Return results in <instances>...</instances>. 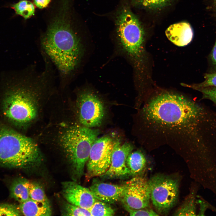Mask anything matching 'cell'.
I'll use <instances>...</instances> for the list:
<instances>
[{"instance_id": "1", "label": "cell", "mask_w": 216, "mask_h": 216, "mask_svg": "<svg viewBox=\"0 0 216 216\" xmlns=\"http://www.w3.org/2000/svg\"><path fill=\"white\" fill-rule=\"evenodd\" d=\"M142 105V142L146 146L167 144L204 154L216 150V111L168 92L147 97Z\"/></svg>"}, {"instance_id": "2", "label": "cell", "mask_w": 216, "mask_h": 216, "mask_svg": "<svg viewBox=\"0 0 216 216\" xmlns=\"http://www.w3.org/2000/svg\"><path fill=\"white\" fill-rule=\"evenodd\" d=\"M70 7L68 3L60 4L40 38L41 52L57 70L62 87L72 82L84 52L81 38L73 26Z\"/></svg>"}, {"instance_id": "3", "label": "cell", "mask_w": 216, "mask_h": 216, "mask_svg": "<svg viewBox=\"0 0 216 216\" xmlns=\"http://www.w3.org/2000/svg\"><path fill=\"white\" fill-rule=\"evenodd\" d=\"M42 157L38 146L31 139L0 122V165L26 168L38 165Z\"/></svg>"}, {"instance_id": "4", "label": "cell", "mask_w": 216, "mask_h": 216, "mask_svg": "<svg viewBox=\"0 0 216 216\" xmlns=\"http://www.w3.org/2000/svg\"><path fill=\"white\" fill-rule=\"evenodd\" d=\"M99 134L98 130L76 125L70 127L61 135L60 144L74 178L80 179L84 175L91 147Z\"/></svg>"}, {"instance_id": "5", "label": "cell", "mask_w": 216, "mask_h": 216, "mask_svg": "<svg viewBox=\"0 0 216 216\" xmlns=\"http://www.w3.org/2000/svg\"><path fill=\"white\" fill-rule=\"evenodd\" d=\"M116 21L120 50L135 67H141L145 56L144 32L139 21L130 10L124 8L118 14Z\"/></svg>"}, {"instance_id": "6", "label": "cell", "mask_w": 216, "mask_h": 216, "mask_svg": "<svg viewBox=\"0 0 216 216\" xmlns=\"http://www.w3.org/2000/svg\"><path fill=\"white\" fill-rule=\"evenodd\" d=\"M150 200L158 214H166L175 205L179 194L178 180L170 176L157 174L148 181Z\"/></svg>"}, {"instance_id": "7", "label": "cell", "mask_w": 216, "mask_h": 216, "mask_svg": "<svg viewBox=\"0 0 216 216\" xmlns=\"http://www.w3.org/2000/svg\"><path fill=\"white\" fill-rule=\"evenodd\" d=\"M116 142L105 136L98 138L91 147L86 163V177L88 178L101 176L108 169Z\"/></svg>"}, {"instance_id": "8", "label": "cell", "mask_w": 216, "mask_h": 216, "mask_svg": "<svg viewBox=\"0 0 216 216\" xmlns=\"http://www.w3.org/2000/svg\"><path fill=\"white\" fill-rule=\"evenodd\" d=\"M77 108L79 121L82 125L89 128L99 126L105 116L103 102L95 93L84 90L79 94Z\"/></svg>"}, {"instance_id": "9", "label": "cell", "mask_w": 216, "mask_h": 216, "mask_svg": "<svg viewBox=\"0 0 216 216\" xmlns=\"http://www.w3.org/2000/svg\"><path fill=\"white\" fill-rule=\"evenodd\" d=\"M124 185L121 199L124 205L133 209L148 207L150 197L148 181L138 176L134 177Z\"/></svg>"}, {"instance_id": "10", "label": "cell", "mask_w": 216, "mask_h": 216, "mask_svg": "<svg viewBox=\"0 0 216 216\" xmlns=\"http://www.w3.org/2000/svg\"><path fill=\"white\" fill-rule=\"evenodd\" d=\"M133 149V146L130 143L126 142L121 144L119 142H116L110 167L106 172L100 176L104 178H113L130 176L126 159Z\"/></svg>"}, {"instance_id": "11", "label": "cell", "mask_w": 216, "mask_h": 216, "mask_svg": "<svg viewBox=\"0 0 216 216\" xmlns=\"http://www.w3.org/2000/svg\"><path fill=\"white\" fill-rule=\"evenodd\" d=\"M62 194L67 201L72 204L89 210L97 200L89 188L74 181L62 183Z\"/></svg>"}, {"instance_id": "12", "label": "cell", "mask_w": 216, "mask_h": 216, "mask_svg": "<svg viewBox=\"0 0 216 216\" xmlns=\"http://www.w3.org/2000/svg\"><path fill=\"white\" fill-rule=\"evenodd\" d=\"M124 188V184L97 182L93 183L89 188L97 200L110 204L121 199Z\"/></svg>"}, {"instance_id": "13", "label": "cell", "mask_w": 216, "mask_h": 216, "mask_svg": "<svg viewBox=\"0 0 216 216\" xmlns=\"http://www.w3.org/2000/svg\"><path fill=\"white\" fill-rule=\"evenodd\" d=\"M168 39L175 45L183 46L188 44L192 41L193 32L190 24L182 22L170 25L165 32Z\"/></svg>"}, {"instance_id": "14", "label": "cell", "mask_w": 216, "mask_h": 216, "mask_svg": "<svg viewBox=\"0 0 216 216\" xmlns=\"http://www.w3.org/2000/svg\"><path fill=\"white\" fill-rule=\"evenodd\" d=\"M19 208L21 213L26 216H47L52 214L49 203L39 202L31 198L20 203Z\"/></svg>"}, {"instance_id": "15", "label": "cell", "mask_w": 216, "mask_h": 216, "mask_svg": "<svg viewBox=\"0 0 216 216\" xmlns=\"http://www.w3.org/2000/svg\"><path fill=\"white\" fill-rule=\"evenodd\" d=\"M127 166L130 175L134 177L139 176L144 171L147 165V160L144 154L141 151L132 152L126 159Z\"/></svg>"}, {"instance_id": "16", "label": "cell", "mask_w": 216, "mask_h": 216, "mask_svg": "<svg viewBox=\"0 0 216 216\" xmlns=\"http://www.w3.org/2000/svg\"><path fill=\"white\" fill-rule=\"evenodd\" d=\"M30 182L23 178H19L14 180L10 186V196L20 203L30 199L29 194Z\"/></svg>"}, {"instance_id": "17", "label": "cell", "mask_w": 216, "mask_h": 216, "mask_svg": "<svg viewBox=\"0 0 216 216\" xmlns=\"http://www.w3.org/2000/svg\"><path fill=\"white\" fill-rule=\"evenodd\" d=\"M16 14L23 17L25 20L30 18L35 13L34 4L27 0H22L12 6Z\"/></svg>"}, {"instance_id": "18", "label": "cell", "mask_w": 216, "mask_h": 216, "mask_svg": "<svg viewBox=\"0 0 216 216\" xmlns=\"http://www.w3.org/2000/svg\"><path fill=\"white\" fill-rule=\"evenodd\" d=\"M194 195L190 194L173 214L175 216L196 215Z\"/></svg>"}, {"instance_id": "19", "label": "cell", "mask_w": 216, "mask_h": 216, "mask_svg": "<svg viewBox=\"0 0 216 216\" xmlns=\"http://www.w3.org/2000/svg\"><path fill=\"white\" fill-rule=\"evenodd\" d=\"M91 216H113L114 210L109 204L96 200L89 210Z\"/></svg>"}, {"instance_id": "20", "label": "cell", "mask_w": 216, "mask_h": 216, "mask_svg": "<svg viewBox=\"0 0 216 216\" xmlns=\"http://www.w3.org/2000/svg\"><path fill=\"white\" fill-rule=\"evenodd\" d=\"M29 194L30 198L33 200L49 203L44 190L38 183L30 182Z\"/></svg>"}, {"instance_id": "21", "label": "cell", "mask_w": 216, "mask_h": 216, "mask_svg": "<svg viewBox=\"0 0 216 216\" xmlns=\"http://www.w3.org/2000/svg\"><path fill=\"white\" fill-rule=\"evenodd\" d=\"M62 215L65 216H91L88 210L71 204H65Z\"/></svg>"}, {"instance_id": "22", "label": "cell", "mask_w": 216, "mask_h": 216, "mask_svg": "<svg viewBox=\"0 0 216 216\" xmlns=\"http://www.w3.org/2000/svg\"><path fill=\"white\" fill-rule=\"evenodd\" d=\"M204 81L201 83L191 85L182 83L184 86L190 88L196 89L198 88L207 87H216V71L210 73L206 74L204 76Z\"/></svg>"}, {"instance_id": "23", "label": "cell", "mask_w": 216, "mask_h": 216, "mask_svg": "<svg viewBox=\"0 0 216 216\" xmlns=\"http://www.w3.org/2000/svg\"><path fill=\"white\" fill-rule=\"evenodd\" d=\"M171 0H136L137 2L144 7L157 9L166 6Z\"/></svg>"}, {"instance_id": "24", "label": "cell", "mask_w": 216, "mask_h": 216, "mask_svg": "<svg viewBox=\"0 0 216 216\" xmlns=\"http://www.w3.org/2000/svg\"><path fill=\"white\" fill-rule=\"evenodd\" d=\"M20 210L14 205L0 204V216H16L21 215Z\"/></svg>"}, {"instance_id": "25", "label": "cell", "mask_w": 216, "mask_h": 216, "mask_svg": "<svg viewBox=\"0 0 216 216\" xmlns=\"http://www.w3.org/2000/svg\"><path fill=\"white\" fill-rule=\"evenodd\" d=\"M124 208L131 216H158L159 214L151 209L148 208L139 209H133L128 207L124 204Z\"/></svg>"}, {"instance_id": "26", "label": "cell", "mask_w": 216, "mask_h": 216, "mask_svg": "<svg viewBox=\"0 0 216 216\" xmlns=\"http://www.w3.org/2000/svg\"><path fill=\"white\" fill-rule=\"evenodd\" d=\"M202 94V99H208L216 105V87H207L195 89Z\"/></svg>"}, {"instance_id": "27", "label": "cell", "mask_w": 216, "mask_h": 216, "mask_svg": "<svg viewBox=\"0 0 216 216\" xmlns=\"http://www.w3.org/2000/svg\"><path fill=\"white\" fill-rule=\"evenodd\" d=\"M52 0H33L34 4L40 9L46 7Z\"/></svg>"}, {"instance_id": "28", "label": "cell", "mask_w": 216, "mask_h": 216, "mask_svg": "<svg viewBox=\"0 0 216 216\" xmlns=\"http://www.w3.org/2000/svg\"><path fill=\"white\" fill-rule=\"evenodd\" d=\"M211 58L213 64L216 65V40L211 52Z\"/></svg>"}, {"instance_id": "29", "label": "cell", "mask_w": 216, "mask_h": 216, "mask_svg": "<svg viewBox=\"0 0 216 216\" xmlns=\"http://www.w3.org/2000/svg\"><path fill=\"white\" fill-rule=\"evenodd\" d=\"M212 1H213V2H214V6L216 10V0H212Z\"/></svg>"}]
</instances>
